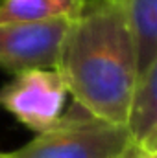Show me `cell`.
<instances>
[{
	"instance_id": "6da1fadb",
	"label": "cell",
	"mask_w": 157,
	"mask_h": 158,
	"mask_svg": "<svg viewBox=\"0 0 157 158\" xmlns=\"http://www.w3.org/2000/svg\"><path fill=\"white\" fill-rule=\"evenodd\" d=\"M56 70L72 105L100 119L126 123L139 66L131 31L113 0L85 2L69 24Z\"/></svg>"
},
{
	"instance_id": "5b68a950",
	"label": "cell",
	"mask_w": 157,
	"mask_h": 158,
	"mask_svg": "<svg viewBox=\"0 0 157 158\" xmlns=\"http://www.w3.org/2000/svg\"><path fill=\"white\" fill-rule=\"evenodd\" d=\"M124 127L131 142L157 153V61L137 74Z\"/></svg>"
},
{
	"instance_id": "52a82bcc",
	"label": "cell",
	"mask_w": 157,
	"mask_h": 158,
	"mask_svg": "<svg viewBox=\"0 0 157 158\" xmlns=\"http://www.w3.org/2000/svg\"><path fill=\"white\" fill-rule=\"evenodd\" d=\"M87 0H0V24L72 20Z\"/></svg>"
},
{
	"instance_id": "ba28073f",
	"label": "cell",
	"mask_w": 157,
	"mask_h": 158,
	"mask_svg": "<svg viewBox=\"0 0 157 158\" xmlns=\"http://www.w3.org/2000/svg\"><path fill=\"white\" fill-rule=\"evenodd\" d=\"M117 158H157V153H152V151H148V149H144L139 143L129 140L126 143V147L117 155Z\"/></svg>"
},
{
	"instance_id": "7a4b0ae2",
	"label": "cell",
	"mask_w": 157,
	"mask_h": 158,
	"mask_svg": "<svg viewBox=\"0 0 157 158\" xmlns=\"http://www.w3.org/2000/svg\"><path fill=\"white\" fill-rule=\"evenodd\" d=\"M129 142L124 125L83 112L76 105L20 149L0 158H117Z\"/></svg>"
},
{
	"instance_id": "3957f363",
	"label": "cell",
	"mask_w": 157,
	"mask_h": 158,
	"mask_svg": "<svg viewBox=\"0 0 157 158\" xmlns=\"http://www.w3.org/2000/svg\"><path fill=\"white\" fill-rule=\"evenodd\" d=\"M67 94V85L56 68L26 70L0 88V109L37 134L61 118Z\"/></svg>"
},
{
	"instance_id": "8992f818",
	"label": "cell",
	"mask_w": 157,
	"mask_h": 158,
	"mask_svg": "<svg viewBox=\"0 0 157 158\" xmlns=\"http://www.w3.org/2000/svg\"><path fill=\"white\" fill-rule=\"evenodd\" d=\"M131 31L137 66L142 72L157 61V0H113Z\"/></svg>"
},
{
	"instance_id": "277c9868",
	"label": "cell",
	"mask_w": 157,
	"mask_h": 158,
	"mask_svg": "<svg viewBox=\"0 0 157 158\" xmlns=\"http://www.w3.org/2000/svg\"><path fill=\"white\" fill-rule=\"evenodd\" d=\"M70 20L0 24V68L15 74L56 68Z\"/></svg>"
}]
</instances>
